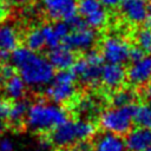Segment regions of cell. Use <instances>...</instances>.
I'll return each instance as SVG.
<instances>
[{
  "label": "cell",
  "mask_w": 151,
  "mask_h": 151,
  "mask_svg": "<svg viewBox=\"0 0 151 151\" xmlns=\"http://www.w3.org/2000/svg\"><path fill=\"white\" fill-rule=\"evenodd\" d=\"M42 8L50 19L68 21L77 15L78 2L77 0H42Z\"/></svg>",
  "instance_id": "10"
},
{
  "label": "cell",
  "mask_w": 151,
  "mask_h": 151,
  "mask_svg": "<svg viewBox=\"0 0 151 151\" xmlns=\"http://www.w3.org/2000/svg\"><path fill=\"white\" fill-rule=\"evenodd\" d=\"M48 133L47 143L63 149L72 146L80 140H88L96 133V127L88 119H66Z\"/></svg>",
  "instance_id": "3"
},
{
  "label": "cell",
  "mask_w": 151,
  "mask_h": 151,
  "mask_svg": "<svg viewBox=\"0 0 151 151\" xmlns=\"http://www.w3.org/2000/svg\"><path fill=\"white\" fill-rule=\"evenodd\" d=\"M126 79V71L120 64L106 63L101 67L100 83L109 90L119 88Z\"/></svg>",
  "instance_id": "13"
},
{
  "label": "cell",
  "mask_w": 151,
  "mask_h": 151,
  "mask_svg": "<svg viewBox=\"0 0 151 151\" xmlns=\"http://www.w3.org/2000/svg\"><path fill=\"white\" fill-rule=\"evenodd\" d=\"M28 109V103L22 100V99H18L14 100L13 104H9V110H8V123L11 125H13L14 127L20 126L24 122H25V117H26V112Z\"/></svg>",
  "instance_id": "19"
},
{
  "label": "cell",
  "mask_w": 151,
  "mask_h": 151,
  "mask_svg": "<svg viewBox=\"0 0 151 151\" xmlns=\"http://www.w3.org/2000/svg\"><path fill=\"white\" fill-rule=\"evenodd\" d=\"M126 151H144L151 146V130L145 127H136L126 133L124 139Z\"/></svg>",
  "instance_id": "14"
},
{
  "label": "cell",
  "mask_w": 151,
  "mask_h": 151,
  "mask_svg": "<svg viewBox=\"0 0 151 151\" xmlns=\"http://www.w3.org/2000/svg\"><path fill=\"white\" fill-rule=\"evenodd\" d=\"M34 151H41V150H34Z\"/></svg>",
  "instance_id": "36"
},
{
  "label": "cell",
  "mask_w": 151,
  "mask_h": 151,
  "mask_svg": "<svg viewBox=\"0 0 151 151\" xmlns=\"http://www.w3.org/2000/svg\"><path fill=\"white\" fill-rule=\"evenodd\" d=\"M2 86H4L5 96L11 100L22 99L27 87L26 83L22 80V78L19 74H12L2 83Z\"/></svg>",
  "instance_id": "18"
},
{
  "label": "cell",
  "mask_w": 151,
  "mask_h": 151,
  "mask_svg": "<svg viewBox=\"0 0 151 151\" xmlns=\"http://www.w3.org/2000/svg\"><path fill=\"white\" fill-rule=\"evenodd\" d=\"M40 29H41V33H42V37H44L45 46L46 47H48L51 50V48H54V47L61 45L63 39L59 37V34L57 33V31H55V28H54L53 25L45 24Z\"/></svg>",
  "instance_id": "23"
},
{
  "label": "cell",
  "mask_w": 151,
  "mask_h": 151,
  "mask_svg": "<svg viewBox=\"0 0 151 151\" xmlns=\"http://www.w3.org/2000/svg\"><path fill=\"white\" fill-rule=\"evenodd\" d=\"M134 111V104L124 106H112L100 113V127L106 132H111L118 136L126 134L132 127Z\"/></svg>",
  "instance_id": "4"
},
{
  "label": "cell",
  "mask_w": 151,
  "mask_h": 151,
  "mask_svg": "<svg viewBox=\"0 0 151 151\" xmlns=\"http://www.w3.org/2000/svg\"><path fill=\"white\" fill-rule=\"evenodd\" d=\"M144 151H151V146H150V147H147V149H146V150H144Z\"/></svg>",
  "instance_id": "35"
},
{
  "label": "cell",
  "mask_w": 151,
  "mask_h": 151,
  "mask_svg": "<svg viewBox=\"0 0 151 151\" xmlns=\"http://www.w3.org/2000/svg\"><path fill=\"white\" fill-rule=\"evenodd\" d=\"M137 99V93L131 88H120L112 94L111 103L113 106H124L133 104Z\"/></svg>",
  "instance_id": "21"
},
{
  "label": "cell",
  "mask_w": 151,
  "mask_h": 151,
  "mask_svg": "<svg viewBox=\"0 0 151 151\" xmlns=\"http://www.w3.org/2000/svg\"><path fill=\"white\" fill-rule=\"evenodd\" d=\"M123 2V0H101V4L106 7H116L119 6Z\"/></svg>",
  "instance_id": "31"
},
{
  "label": "cell",
  "mask_w": 151,
  "mask_h": 151,
  "mask_svg": "<svg viewBox=\"0 0 151 151\" xmlns=\"http://www.w3.org/2000/svg\"><path fill=\"white\" fill-rule=\"evenodd\" d=\"M66 119L67 112L59 104L46 100H37L28 105L24 123L33 132L47 133Z\"/></svg>",
  "instance_id": "2"
},
{
  "label": "cell",
  "mask_w": 151,
  "mask_h": 151,
  "mask_svg": "<svg viewBox=\"0 0 151 151\" xmlns=\"http://www.w3.org/2000/svg\"><path fill=\"white\" fill-rule=\"evenodd\" d=\"M126 78L134 86L147 84L151 80V54H144L142 58L132 61L126 72Z\"/></svg>",
  "instance_id": "12"
},
{
  "label": "cell",
  "mask_w": 151,
  "mask_h": 151,
  "mask_svg": "<svg viewBox=\"0 0 151 151\" xmlns=\"http://www.w3.org/2000/svg\"><path fill=\"white\" fill-rule=\"evenodd\" d=\"M78 12L83 17L85 24L93 29L104 27L109 19L107 11L99 0H80L78 4Z\"/></svg>",
  "instance_id": "9"
},
{
  "label": "cell",
  "mask_w": 151,
  "mask_h": 151,
  "mask_svg": "<svg viewBox=\"0 0 151 151\" xmlns=\"http://www.w3.org/2000/svg\"><path fill=\"white\" fill-rule=\"evenodd\" d=\"M19 32L12 24H0V52L11 53L19 45Z\"/></svg>",
  "instance_id": "17"
},
{
  "label": "cell",
  "mask_w": 151,
  "mask_h": 151,
  "mask_svg": "<svg viewBox=\"0 0 151 151\" xmlns=\"http://www.w3.org/2000/svg\"><path fill=\"white\" fill-rule=\"evenodd\" d=\"M6 14H7V9H6L5 5H4L2 2H0V22H1V21L5 19Z\"/></svg>",
  "instance_id": "32"
},
{
  "label": "cell",
  "mask_w": 151,
  "mask_h": 151,
  "mask_svg": "<svg viewBox=\"0 0 151 151\" xmlns=\"http://www.w3.org/2000/svg\"><path fill=\"white\" fill-rule=\"evenodd\" d=\"M143 55H144V52H143L139 47H131V48H130V57H129V60L134 61V60L142 58Z\"/></svg>",
  "instance_id": "28"
},
{
  "label": "cell",
  "mask_w": 151,
  "mask_h": 151,
  "mask_svg": "<svg viewBox=\"0 0 151 151\" xmlns=\"http://www.w3.org/2000/svg\"><path fill=\"white\" fill-rule=\"evenodd\" d=\"M149 14L151 15V2L149 4Z\"/></svg>",
  "instance_id": "34"
},
{
  "label": "cell",
  "mask_w": 151,
  "mask_h": 151,
  "mask_svg": "<svg viewBox=\"0 0 151 151\" xmlns=\"http://www.w3.org/2000/svg\"><path fill=\"white\" fill-rule=\"evenodd\" d=\"M98 111V104L94 99L86 97L78 103V112L85 117H91Z\"/></svg>",
  "instance_id": "25"
},
{
  "label": "cell",
  "mask_w": 151,
  "mask_h": 151,
  "mask_svg": "<svg viewBox=\"0 0 151 151\" xmlns=\"http://www.w3.org/2000/svg\"><path fill=\"white\" fill-rule=\"evenodd\" d=\"M133 123L140 127L151 130V104H142L136 106Z\"/></svg>",
  "instance_id": "22"
},
{
  "label": "cell",
  "mask_w": 151,
  "mask_h": 151,
  "mask_svg": "<svg viewBox=\"0 0 151 151\" xmlns=\"http://www.w3.org/2000/svg\"><path fill=\"white\" fill-rule=\"evenodd\" d=\"M12 66L19 72V76L27 86L40 88L47 86L54 76V67L48 58L31 51L26 46H18L9 55Z\"/></svg>",
  "instance_id": "1"
},
{
  "label": "cell",
  "mask_w": 151,
  "mask_h": 151,
  "mask_svg": "<svg viewBox=\"0 0 151 151\" xmlns=\"http://www.w3.org/2000/svg\"><path fill=\"white\" fill-rule=\"evenodd\" d=\"M13 142L8 138H2L0 140V151H13Z\"/></svg>",
  "instance_id": "29"
},
{
  "label": "cell",
  "mask_w": 151,
  "mask_h": 151,
  "mask_svg": "<svg viewBox=\"0 0 151 151\" xmlns=\"http://www.w3.org/2000/svg\"><path fill=\"white\" fill-rule=\"evenodd\" d=\"M8 110L9 103L5 99H0V133L4 132L8 125Z\"/></svg>",
  "instance_id": "26"
},
{
  "label": "cell",
  "mask_w": 151,
  "mask_h": 151,
  "mask_svg": "<svg viewBox=\"0 0 151 151\" xmlns=\"http://www.w3.org/2000/svg\"><path fill=\"white\" fill-rule=\"evenodd\" d=\"M76 80L77 78L72 71L60 70L58 73H54L46 88L47 98L59 105L71 101L77 94Z\"/></svg>",
  "instance_id": "6"
},
{
  "label": "cell",
  "mask_w": 151,
  "mask_h": 151,
  "mask_svg": "<svg viewBox=\"0 0 151 151\" xmlns=\"http://www.w3.org/2000/svg\"><path fill=\"white\" fill-rule=\"evenodd\" d=\"M27 1L28 0H0V2H2L5 6H19L26 4Z\"/></svg>",
  "instance_id": "30"
},
{
  "label": "cell",
  "mask_w": 151,
  "mask_h": 151,
  "mask_svg": "<svg viewBox=\"0 0 151 151\" xmlns=\"http://www.w3.org/2000/svg\"><path fill=\"white\" fill-rule=\"evenodd\" d=\"M14 67L8 64H4L0 67V84H2L7 78H9L12 74H14Z\"/></svg>",
  "instance_id": "27"
},
{
  "label": "cell",
  "mask_w": 151,
  "mask_h": 151,
  "mask_svg": "<svg viewBox=\"0 0 151 151\" xmlns=\"http://www.w3.org/2000/svg\"><path fill=\"white\" fill-rule=\"evenodd\" d=\"M119 6L123 17L131 24H144L150 17L147 0H123Z\"/></svg>",
  "instance_id": "11"
},
{
  "label": "cell",
  "mask_w": 151,
  "mask_h": 151,
  "mask_svg": "<svg viewBox=\"0 0 151 151\" xmlns=\"http://www.w3.org/2000/svg\"><path fill=\"white\" fill-rule=\"evenodd\" d=\"M25 45L34 52H39L45 47V40L40 28H31L25 35Z\"/></svg>",
  "instance_id": "20"
},
{
  "label": "cell",
  "mask_w": 151,
  "mask_h": 151,
  "mask_svg": "<svg viewBox=\"0 0 151 151\" xmlns=\"http://www.w3.org/2000/svg\"><path fill=\"white\" fill-rule=\"evenodd\" d=\"M92 151H126L122 136L104 131L92 143Z\"/></svg>",
  "instance_id": "15"
},
{
  "label": "cell",
  "mask_w": 151,
  "mask_h": 151,
  "mask_svg": "<svg viewBox=\"0 0 151 151\" xmlns=\"http://www.w3.org/2000/svg\"><path fill=\"white\" fill-rule=\"evenodd\" d=\"M48 60L54 68L60 71L71 68L76 60V57L72 50H70L65 45H59L54 48H51Z\"/></svg>",
  "instance_id": "16"
},
{
  "label": "cell",
  "mask_w": 151,
  "mask_h": 151,
  "mask_svg": "<svg viewBox=\"0 0 151 151\" xmlns=\"http://www.w3.org/2000/svg\"><path fill=\"white\" fill-rule=\"evenodd\" d=\"M103 57L97 51L88 50L84 58L74 60L71 71L81 84L97 87L100 84V72L103 67Z\"/></svg>",
  "instance_id": "5"
},
{
  "label": "cell",
  "mask_w": 151,
  "mask_h": 151,
  "mask_svg": "<svg viewBox=\"0 0 151 151\" xmlns=\"http://www.w3.org/2000/svg\"><path fill=\"white\" fill-rule=\"evenodd\" d=\"M145 97L151 101V85L146 87V90H145Z\"/></svg>",
  "instance_id": "33"
},
{
  "label": "cell",
  "mask_w": 151,
  "mask_h": 151,
  "mask_svg": "<svg viewBox=\"0 0 151 151\" xmlns=\"http://www.w3.org/2000/svg\"><path fill=\"white\" fill-rule=\"evenodd\" d=\"M130 44L122 37L109 35L101 42V57L106 63L123 65L130 57Z\"/></svg>",
  "instance_id": "8"
},
{
  "label": "cell",
  "mask_w": 151,
  "mask_h": 151,
  "mask_svg": "<svg viewBox=\"0 0 151 151\" xmlns=\"http://www.w3.org/2000/svg\"><path fill=\"white\" fill-rule=\"evenodd\" d=\"M68 24L71 31L64 39V45L73 52H87L91 50L97 41L94 29L88 27L85 21L77 15L68 20Z\"/></svg>",
  "instance_id": "7"
},
{
  "label": "cell",
  "mask_w": 151,
  "mask_h": 151,
  "mask_svg": "<svg viewBox=\"0 0 151 151\" xmlns=\"http://www.w3.org/2000/svg\"><path fill=\"white\" fill-rule=\"evenodd\" d=\"M136 42L144 53L151 54V28L149 26L142 27L136 32Z\"/></svg>",
  "instance_id": "24"
}]
</instances>
